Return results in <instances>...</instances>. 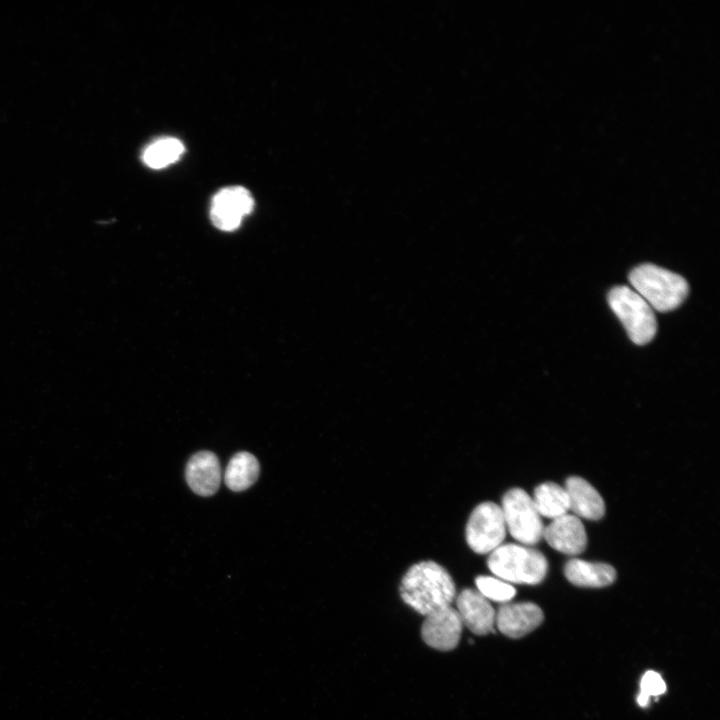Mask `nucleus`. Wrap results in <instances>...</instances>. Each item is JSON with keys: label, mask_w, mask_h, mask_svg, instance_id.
Masks as SVG:
<instances>
[{"label": "nucleus", "mask_w": 720, "mask_h": 720, "mask_svg": "<svg viewBox=\"0 0 720 720\" xmlns=\"http://www.w3.org/2000/svg\"><path fill=\"white\" fill-rule=\"evenodd\" d=\"M259 472L257 458L249 452H239L230 459L224 473V481L230 490L243 491L256 482Z\"/></svg>", "instance_id": "2eb2a0df"}, {"label": "nucleus", "mask_w": 720, "mask_h": 720, "mask_svg": "<svg viewBox=\"0 0 720 720\" xmlns=\"http://www.w3.org/2000/svg\"><path fill=\"white\" fill-rule=\"evenodd\" d=\"M462 627L457 610L449 605L426 616L421 635L428 646L440 651H449L458 645Z\"/></svg>", "instance_id": "6e6552de"}, {"label": "nucleus", "mask_w": 720, "mask_h": 720, "mask_svg": "<svg viewBox=\"0 0 720 720\" xmlns=\"http://www.w3.org/2000/svg\"><path fill=\"white\" fill-rule=\"evenodd\" d=\"M547 543L558 552L577 555L583 552L587 544L585 528L578 517L565 514L556 519L543 530Z\"/></svg>", "instance_id": "9d476101"}, {"label": "nucleus", "mask_w": 720, "mask_h": 720, "mask_svg": "<svg viewBox=\"0 0 720 720\" xmlns=\"http://www.w3.org/2000/svg\"><path fill=\"white\" fill-rule=\"evenodd\" d=\"M505 535L506 525L499 505L483 502L472 511L466 525V541L474 552L491 553L501 545Z\"/></svg>", "instance_id": "423d86ee"}, {"label": "nucleus", "mask_w": 720, "mask_h": 720, "mask_svg": "<svg viewBox=\"0 0 720 720\" xmlns=\"http://www.w3.org/2000/svg\"><path fill=\"white\" fill-rule=\"evenodd\" d=\"M608 303L635 344L643 345L654 338L657 332L654 310L634 289L627 286L612 288Z\"/></svg>", "instance_id": "20e7f679"}, {"label": "nucleus", "mask_w": 720, "mask_h": 720, "mask_svg": "<svg viewBox=\"0 0 720 720\" xmlns=\"http://www.w3.org/2000/svg\"><path fill=\"white\" fill-rule=\"evenodd\" d=\"M403 601L418 613L428 614L449 606L456 595L450 574L438 563L422 561L411 566L400 584Z\"/></svg>", "instance_id": "f257e3e1"}, {"label": "nucleus", "mask_w": 720, "mask_h": 720, "mask_svg": "<svg viewBox=\"0 0 720 720\" xmlns=\"http://www.w3.org/2000/svg\"><path fill=\"white\" fill-rule=\"evenodd\" d=\"M184 152L183 143L174 137H163L149 144L142 153L144 164L161 169L176 162Z\"/></svg>", "instance_id": "f3484780"}, {"label": "nucleus", "mask_w": 720, "mask_h": 720, "mask_svg": "<svg viewBox=\"0 0 720 720\" xmlns=\"http://www.w3.org/2000/svg\"><path fill=\"white\" fill-rule=\"evenodd\" d=\"M501 510L509 533L522 544L533 545L543 537V524L532 498L513 488L502 498Z\"/></svg>", "instance_id": "39448f33"}, {"label": "nucleus", "mask_w": 720, "mask_h": 720, "mask_svg": "<svg viewBox=\"0 0 720 720\" xmlns=\"http://www.w3.org/2000/svg\"><path fill=\"white\" fill-rule=\"evenodd\" d=\"M640 688L637 702L639 706L646 707L650 697L665 693L666 684L660 674L655 671H647L641 679Z\"/></svg>", "instance_id": "6ab92c4d"}, {"label": "nucleus", "mask_w": 720, "mask_h": 720, "mask_svg": "<svg viewBox=\"0 0 720 720\" xmlns=\"http://www.w3.org/2000/svg\"><path fill=\"white\" fill-rule=\"evenodd\" d=\"M629 281L632 289L659 312L679 307L689 291L682 276L653 264L635 267L629 274Z\"/></svg>", "instance_id": "f03ea898"}, {"label": "nucleus", "mask_w": 720, "mask_h": 720, "mask_svg": "<svg viewBox=\"0 0 720 720\" xmlns=\"http://www.w3.org/2000/svg\"><path fill=\"white\" fill-rule=\"evenodd\" d=\"M569 498V510L588 519L599 520L605 513V504L598 491L585 479L571 476L565 482Z\"/></svg>", "instance_id": "ddd939ff"}, {"label": "nucleus", "mask_w": 720, "mask_h": 720, "mask_svg": "<svg viewBox=\"0 0 720 720\" xmlns=\"http://www.w3.org/2000/svg\"><path fill=\"white\" fill-rule=\"evenodd\" d=\"M456 604L462 624L471 632L486 635L494 631L496 612L478 590L464 589L458 595Z\"/></svg>", "instance_id": "1a4fd4ad"}, {"label": "nucleus", "mask_w": 720, "mask_h": 720, "mask_svg": "<svg viewBox=\"0 0 720 720\" xmlns=\"http://www.w3.org/2000/svg\"><path fill=\"white\" fill-rule=\"evenodd\" d=\"M185 476L193 492L204 497L213 495L222 477L217 456L206 450L195 453L186 465Z\"/></svg>", "instance_id": "f8f14e48"}, {"label": "nucleus", "mask_w": 720, "mask_h": 720, "mask_svg": "<svg viewBox=\"0 0 720 720\" xmlns=\"http://www.w3.org/2000/svg\"><path fill=\"white\" fill-rule=\"evenodd\" d=\"M487 565L503 581L530 585L540 583L548 570V562L540 551L512 543L493 550Z\"/></svg>", "instance_id": "7ed1b4c3"}, {"label": "nucleus", "mask_w": 720, "mask_h": 720, "mask_svg": "<svg viewBox=\"0 0 720 720\" xmlns=\"http://www.w3.org/2000/svg\"><path fill=\"white\" fill-rule=\"evenodd\" d=\"M543 617L542 610L534 603H510L499 608L495 624L504 635L520 638L537 628Z\"/></svg>", "instance_id": "9b49d317"}, {"label": "nucleus", "mask_w": 720, "mask_h": 720, "mask_svg": "<svg viewBox=\"0 0 720 720\" xmlns=\"http://www.w3.org/2000/svg\"><path fill=\"white\" fill-rule=\"evenodd\" d=\"M477 590L487 599L496 602H508L516 589L508 582L490 576H479L475 580Z\"/></svg>", "instance_id": "a211bd4d"}, {"label": "nucleus", "mask_w": 720, "mask_h": 720, "mask_svg": "<svg viewBox=\"0 0 720 720\" xmlns=\"http://www.w3.org/2000/svg\"><path fill=\"white\" fill-rule=\"evenodd\" d=\"M564 574L572 584L589 588L605 587L616 579V571L611 565L581 559L568 561L564 566Z\"/></svg>", "instance_id": "4468645a"}, {"label": "nucleus", "mask_w": 720, "mask_h": 720, "mask_svg": "<svg viewBox=\"0 0 720 720\" xmlns=\"http://www.w3.org/2000/svg\"><path fill=\"white\" fill-rule=\"evenodd\" d=\"M540 516L556 519L567 514L569 498L564 487L553 482L538 485L532 498Z\"/></svg>", "instance_id": "dca6fc26"}, {"label": "nucleus", "mask_w": 720, "mask_h": 720, "mask_svg": "<svg viewBox=\"0 0 720 720\" xmlns=\"http://www.w3.org/2000/svg\"><path fill=\"white\" fill-rule=\"evenodd\" d=\"M254 208V199L248 189L229 186L218 191L211 202L210 218L213 225L222 231L237 229L244 217Z\"/></svg>", "instance_id": "0eeeda50"}]
</instances>
